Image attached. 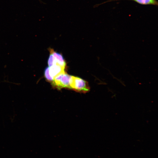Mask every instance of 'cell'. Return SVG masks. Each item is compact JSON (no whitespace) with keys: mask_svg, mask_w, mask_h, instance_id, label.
<instances>
[{"mask_svg":"<svg viewBox=\"0 0 158 158\" xmlns=\"http://www.w3.org/2000/svg\"><path fill=\"white\" fill-rule=\"evenodd\" d=\"M71 76L65 72L62 73L54 78L51 84L53 86L59 90L63 88L70 89Z\"/></svg>","mask_w":158,"mask_h":158,"instance_id":"obj_1","label":"cell"},{"mask_svg":"<svg viewBox=\"0 0 158 158\" xmlns=\"http://www.w3.org/2000/svg\"><path fill=\"white\" fill-rule=\"evenodd\" d=\"M70 89L78 92L86 93L90 90L87 82L78 77L72 76Z\"/></svg>","mask_w":158,"mask_h":158,"instance_id":"obj_2","label":"cell"},{"mask_svg":"<svg viewBox=\"0 0 158 158\" xmlns=\"http://www.w3.org/2000/svg\"><path fill=\"white\" fill-rule=\"evenodd\" d=\"M65 68L59 64L56 63L49 67V74L51 77L54 79L57 75L65 72Z\"/></svg>","mask_w":158,"mask_h":158,"instance_id":"obj_3","label":"cell"},{"mask_svg":"<svg viewBox=\"0 0 158 158\" xmlns=\"http://www.w3.org/2000/svg\"><path fill=\"white\" fill-rule=\"evenodd\" d=\"M49 50L50 52L52 54L54 58L55 64H58L65 68L66 63L62 55L55 51L51 48L49 49Z\"/></svg>","mask_w":158,"mask_h":158,"instance_id":"obj_4","label":"cell"},{"mask_svg":"<svg viewBox=\"0 0 158 158\" xmlns=\"http://www.w3.org/2000/svg\"><path fill=\"white\" fill-rule=\"evenodd\" d=\"M143 5H157L158 2L156 0H131Z\"/></svg>","mask_w":158,"mask_h":158,"instance_id":"obj_5","label":"cell"},{"mask_svg":"<svg viewBox=\"0 0 158 158\" xmlns=\"http://www.w3.org/2000/svg\"><path fill=\"white\" fill-rule=\"evenodd\" d=\"M44 75L46 79L48 81L51 83L53 79L51 77L49 73V67H47L44 71Z\"/></svg>","mask_w":158,"mask_h":158,"instance_id":"obj_6","label":"cell"},{"mask_svg":"<svg viewBox=\"0 0 158 158\" xmlns=\"http://www.w3.org/2000/svg\"><path fill=\"white\" fill-rule=\"evenodd\" d=\"M54 59L52 54L50 53L48 61L49 67H50L54 64Z\"/></svg>","mask_w":158,"mask_h":158,"instance_id":"obj_7","label":"cell"}]
</instances>
